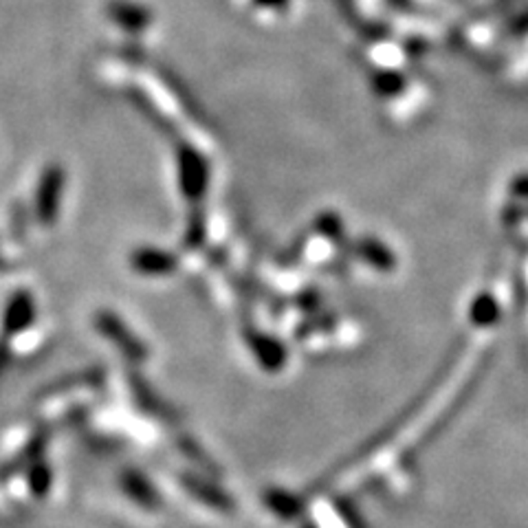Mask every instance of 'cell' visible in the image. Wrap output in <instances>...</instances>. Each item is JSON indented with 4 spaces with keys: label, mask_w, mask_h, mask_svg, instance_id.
Masks as SVG:
<instances>
[{
    "label": "cell",
    "mask_w": 528,
    "mask_h": 528,
    "mask_svg": "<svg viewBox=\"0 0 528 528\" xmlns=\"http://www.w3.org/2000/svg\"><path fill=\"white\" fill-rule=\"evenodd\" d=\"M32 315V302L27 295H16L14 297L12 306L7 311V324H14L16 328H23L29 322Z\"/></svg>",
    "instance_id": "277c9868"
},
{
    "label": "cell",
    "mask_w": 528,
    "mask_h": 528,
    "mask_svg": "<svg viewBox=\"0 0 528 528\" xmlns=\"http://www.w3.org/2000/svg\"><path fill=\"white\" fill-rule=\"evenodd\" d=\"M181 174H183V189L187 192V197H194V192H198L205 181L203 161L197 152H189V155L181 158Z\"/></svg>",
    "instance_id": "6da1fadb"
},
{
    "label": "cell",
    "mask_w": 528,
    "mask_h": 528,
    "mask_svg": "<svg viewBox=\"0 0 528 528\" xmlns=\"http://www.w3.org/2000/svg\"><path fill=\"white\" fill-rule=\"evenodd\" d=\"M60 187H62V174L58 170H51L49 174H44L43 181V197H40V214L44 218H49L51 214L55 216V209H58L60 201Z\"/></svg>",
    "instance_id": "7a4b0ae2"
},
{
    "label": "cell",
    "mask_w": 528,
    "mask_h": 528,
    "mask_svg": "<svg viewBox=\"0 0 528 528\" xmlns=\"http://www.w3.org/2000/svg\"><path fill=\"white\" fill-rule=\"evenodd\" d=\"M132 263L143 274H166L172 269V258L161 251H139Z\"/></svg>",
    "instance_id": "3957f363"
}]
</instances>
